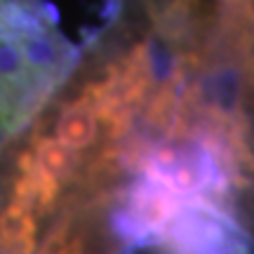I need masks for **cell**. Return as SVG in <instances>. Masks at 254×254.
Returning <instances> with one entry per match:
<instances>
[{
  "label": "cell",
  "instance_id": "6da1fadb",
  "mask_svg": "<svg viewBox=\"0 0 254 254\" xmlns=\"http://www.w3.org/2000/svg\"><path fill=\"white\" fill-rule=\"evenodd\" d=\"M82 59L47 0H0V134H17Z\"/></svg>",
  "mask_w": 254,
  "mask_h": 254
},
{
  "label": "cell",
  "instance_id": "7a4b0ae2",
  "mask_svg": "<svg viewBox=\"0 0 254 254\" xmlns=\"http://www.w3.org/2000/svg\"><path fill=\"white\" fill-rule=\"evenodd\" d=\"M217 31L254 99V0H233L219 19Z\"/></svg>",
  "mask_w": 254,
  "mask_h": 254
}]
</instances>
